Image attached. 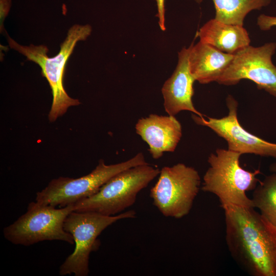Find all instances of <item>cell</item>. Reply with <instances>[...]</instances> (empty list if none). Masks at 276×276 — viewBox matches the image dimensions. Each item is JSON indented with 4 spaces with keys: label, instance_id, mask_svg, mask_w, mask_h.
Here are the masks:
<instances>
[{
    "label": "cell",
    "instance_id": "cell-17",
    "mask_svg": "<svg viewBox=\"0 0 276 276\" xmlns=\"http://www.w3.org/2000/svg\"><path fill=\"white\" fill-rule=\"evenodd\" d=\"M257 24L261 30H269L272 27H276V16L261 14L257 18Z\"/></svg>",
    "mask_w": 276,
    "mask_h": 276
},
{
    "label": "cell",
    "instance_id": "cell-2",
    "mask_svg": "<svg viewBox=\"0 0 276 276\" xmlns=\"http://www.w3.org/2000/svg\"><path fill=\"white\" fill-rule=\"evenodd\" d=\"M89 25H75L68 30L67 36L60 44L58 53L53 57L48 56V49L44 45H21L8 36L10 47L27 57V60L37 64L41 69L42 76L49 82L52 90L53 101L49 119L55 121L66 112L67 109L80 104L77 99L70 97L63 86L65 66L69 57L79 41L85 40L91 32Z\"/></svg>",
    "mask_w": 276,
    "mask_h": 276
},
{
    "label": "cell",
    "instance_id": "cell-11",
    "mask_svg": "<svg viewBox=\"0 0 276 276\" xmlns=\"http://www.w3.org/2000/svg\"><path fill=\"white\" fill-rule=\"evenodd\" d=\"M189 48L183 47L178 53V63L173 74L164 83L162 93L164 106L168 115L175 116L181 111H189L198 116L192 101L195 79L189 66Z\"/></svg>",
    "mask_w": 276,
    "mask_h": 276
},
{
    "label": "cell",
    "instance_id": "cell-16",
    "mask_svg": "<svg viewBox=\"0 0 276 276\" xmlns=\"http://www.w3.org/2000/svg\"><path fill=\"white\" fill-rule=\"evenodd\" d=\"M253 206L276 227V173L266 176L254 190Z\"/></svg>",
    "mask_w": 276,
    "mask_h": 276
},
{
    "label": "cell",
    "instance_id": "cell-10",
    "mask_svg": "<svg viewBox=\"0 0 276 276\" xmlns=\"http://www.w3.org/2000/svg\"><path fill=\"white\" fill-rule=\"evenodd\" d=\"M228 114L217 119L193 114L194 122L206 126L224 139L227 149L243 154H254L276 158V143L266 141L245 130L239 123L237 117L238 102L231 96L226 98Z\"/></svg>",
    "mask_w": 276,
    "mask_h": 276
},
{
    "label": "cell",
    "instance_id": "cell-6",
    "mask_svg": "<svg viewBox=\"0 0 276 276\" xmlns=\"http://www.w3.org/2000/svg\"><path fill=\"white\" fill-rule=\"evenodd\" d=\"M144 155L138 153L125 162L106 165L102 159L88 174L78 178L60 177L52 179L36 193V202L44 205L64 207L96 193L111 177L131 167L147 164Z\"/></svg>",
    "mask_w": 276,
    "mask_h": 276
},
{
    "label": "cell",
    "instance_id": "cell-20",
    "mask_svg": "<svg viewBox=\"0 0 276 276\" xmlns=\"http://www.w3.org/2000/svg\"><path fill=\"white\" fill-rule=\"evenodd\" d=\"M269 169L271 172L276 173V163L271 164L270 166Z\"/></svg>",
    "mask_w": 276,
    "mask_h": 276
},
{
    "label": "cell",
    "instance_id": "cell-12",
    "mask_svg": "<svg viewBox=\"0 0 276 276\" xmlns=\"http://www.w3.org/2000/svg\"><path fill=\"white\" fill-rule=\"evenodd\" d=\"M136 133L149 146V151L155 159L165 152L175 151L182 136L180 123L173 116L150 114L141 118L135 124Z\"/></svg>",
    "mask_w": 276,
    "mask_h": 276
},
{
    "label": "cell",
    "instance_id": "cell-4",
    "mask_svg": "<svg viewBox=\"0 0 276 276\" xmlns=\"http://www.w3.org/2000/svg\"><path fill=\"white\" fill-rule=\"evenodd\" d=\"M159 172L158 168L148 163L127 169L111 177L93 195L73 204V211L106 216L122 213L135 203L139 193Z\"/></svg>",
    "mask_w": 276,
    "mask_h": 276
},
{
    "label": "cell",
    "instance_id": "cell-7",
    "mask_svg": "<svg viewBox=\"0 0 276 276\" xmlns=\"http://www.w3.org/2000/svg\"><path fill=\"white\" fill-rule=\"evenodd\" d=\"M37 202L3 230L4 237L14 244L29 246L43 241L60 240L74 244L72 235L63 228L65 219L73 211V204L60 209Z\"/></svg>",
    "mask_w": 276,
    "mask_h": 276
},
{
    "label": "cell",
    "instance_id": "cell-5",
    "mask_svg": "<svg viewBox=\"0 0 276 276\" xmlns=\"http://www.w3.org/2000/svg\"><path fill=\"white\" fill-rule=\"evenodd\" d=\"M135 216L134 210L114 216H106L90 211L70 213L64 220L63 228L73 237L75 248L60 266L59 274L88 275L89 255L99 246L98 237L106 228L117 221L133 218Z\"/></svg>",
    "mask_w": 276,
    "mask_h": 276
},
{
    "label": "cell",
    "instance_id": "cell-3",
    "mask_svg": "<svg viewBox=\"0 0 276 276\" xmlns=\"http://www.w3.org/2000/svg\"><path fill=\"white\" fill-rule=\"evenodd\" d=\"M241 155L219 148L208 157L210 167L203 177L201 190L215 195L222 208L228 205L254 208L246 192L256 188L260 181L257 176L261 172L244 169L239 162Z\"/></svg>",
    "mask_w": 276,
    "mask_h": 276
},
{
    "label": "cell",
    "instance_id": "cell-8",
    "mask_svg": "<svg viewBox=\"0 0 276 276\" xmlns=\"http://www.w3.org/2000/svg\"><path fill=\"white\" fill-rule=\"evenodd\" d=\"M150 190L153 204L166 217L179 219L190 212L201 185V178L193 167L183 163L165 166Z\"/></svg>",
    "mask_w": 276,
    "mask_h": 276
},
{
    "label": "cell",
    "instance_id": "cell-1",
    "mask_svg": "<svg viewBox=\"0 0 276 276\" xmlns=\"http://www.w3.org/2000/svg\"><path fill=\"white\" fill-rule=\"evenodd\" d=\"M225 240L236 261L254 276H276V227L253 207L228 205Z\"/></svg>",
    "mask_w": 276,
    "mask_h": 276
},
{
    "label": "cell",
    "instance_id": "cell-15",
    "mask_svg": "<svg viewBox=\"0 0 276 276\" xmlns=\"http://www.w3.org/2000/svg\"><path fill=\"white\" fill-rule=\"evenodd\" d=\"M202 0H195L200 3ZM216 20L229 24L243 26L247 14L254 10H261L269 5L271 0H212Z\"/></svg>",
    "mask_w": 276,
    "mask_h": 276
},
{
    "label": "cell",
    "instance_id": "cell-19",
    "mask_svg": "<svg viewBox=\"0 0 276 276\" xmlns=\"http://www.w3.org/2000/svg\"><path fill=\"white\" fill-rule=\"evenodd\" d=\"M10 6V0H1V22H3L4 19L7 15Z\"/></svg>",
    "mask_w": 276,
    "mask_h": 276
},
{
    "label": "cell",
    "instance_id": "cell-18",
    "mask_svg": "<svg viewBox=\"0 0 276 276\" xmlns=\"http://www.w3.org/2000/svg\"><path fill=\"white\" fill-rule=\"evenodd\" d=\"M157 7L156 16L158 18V24L160 29L165 31L166 29L165 25V0H155Z\"/></svg>",
    "mask_w": 276,
    "mask_h": 276
},
{
    "label": "cell",
    "instance_id": "cell-14",
    "mask_svg": "<svg viewBox=\"0 0 276 276\" xmlns=\"http://www.w3.org/2000/svg\"><path fill=\"white\" fill-rule=\"evenodd\" d=\"M200 41L225 53L235 54L250 45V39L243 26L211 19L197 33Z\"/></svg>",
    "mask_w": 276,
    "mask_h": 276
},
{
    "label": "cell",
    "instance_id": "cell-13",
    "mask_svg": "<svg viewBox=\"0 0 276 276\" xmlns=\"http://www.w3.org/2000/svg\"><path fill=\"white\" fill-rule=\"evenodd\" d=\"M189 66L199 83L217 82L232 61L234 55L223 53L199 41L189 47Z\"/></svg>",
    "mask_w": 276,
    "mask_h": 276
},
{
    "label": "cell",
    "instance_id": "cell-9",
    "mask_svg": "<svg viewBox=\"0 0 276 276\" xmlns=\"http://www.w3.org/2000/svg\"><path fill=\"white\" fill-rule=\"evenodd\" d=\"M275 50L274 42L244 48L234 54L231 63L217 82L233 85L248 79L255 82L259 89L276 97V66L271 59Z\"/></svg>",
    "mask_w": 276,
    "mask_h": 276
}]
</instances>
